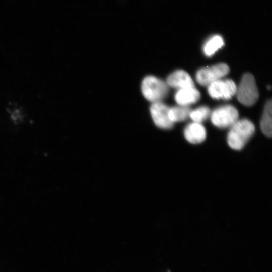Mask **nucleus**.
<instances>
[{
	"mask_svg": "<svg viewBox=\"0 0 272 272\" xmlns=\"http://www.w3.org/2000/svg\"><path fill=\"white\" fill-rule=\"evenodd\" d=\"M236 93L238 101L245 106H251L256 102L258 90L252 74L246 73L243 76Z\"/></svg>",
	"mask_w": 272,
	"mask_h": 272,
	"instance_id": "7ed1b4c3",
	"label": "nucleus"
},
{
	"mask_svg": "<svg viewBox=\"0 0 272 272\" xmlns=\"http://www.w3.org/2000/svg\"><path fill=\"white\" fill-rule=\"evenodd\" d=\"M238 112L233 106L227 105L214 110L211 114V122L220 128L231 127L238 119Z\"/></svg>",
	"mask_w": 272,
	"mask_h": 272,
	"instance_id": "20e7f679",
	"label": "nucleus"
},
{
	"mask_svg": "<svg viewBox=\"0 0 272 272\" xmlns=\"http://www.w3.org/2000/svg\"><path fill=\"white\" fill-rule=\"evenodd\" d=\"M144 97L153 103L161 102L168 94L169 86L164 81L153 76L144 78L141 84Z\"/></svg>",
	"mask_w": 272,
	"mask_h": 272,
	"instance_id": "f03ea898",
	"label": "nucleus"
},
{
	"mask_svg": "<svg viewBox=\"0 0 272 272\" xmlns=\"http://www.w3.org/2000/svg\"><path fill=\"white\" fill-rule=\"evenodd\" d=\"M185 139L190 143L196 144L202 143L206 138L207 132L201 123L192 122L185 127L184 130Z\"/></svg>",
	"mask_w": 272,
	"mask_h": 272,
	"instance_id": "1a4fd4ad",
	"label": "nucleus"
},
{
	"mask_svg": "<svg viewBox=\"0 0 272 272\" xmlns=\"http://www.w3.org/2000/svg\"><path fill=\"white\" fill-rule=\"evenodd\" d=\"M229 72V68L226 64L219 63L200 69L196 73V79L200 85L208 86L226 75Z\"/></svg>",
	"mask_w": 272,
	"mask_h": 272,
	"instance_id": "39448f33",
	"label": "nucleus"
},
{
	"mask_svg": "<svg viewBox=\"0 0 272 272\" xmlns=\"http://www.w3.org/2000/svg\"><path fill=\"white\" fill-rule=\"evenodd\" d=\"M210 114L211 111L210 109L207 106H202L191 111L189 117L194 122L201 123L206 120Z\"/></svg>",
	"mask_w": 272,
	"mask_h": 272,
	"instance_id": "4468645a",
	"label": "nucleus"
},
{
	"mask_svg": "<svg viewBox=\"0 0 272 272\" xmlns=\"http://www.w3.org/2000/svg\"><path fill=\"white\" fill-rule=\"evenodd\" d=\"M260 128L265 135L271 137L272 134V102L271 100L265 104L260 121Z\"/></svg>",
	"mask_w": 272,
	"mask_h": 272,
	"instance_id": "9b49d317",
	"label": "nucleus"
},
{
	"mask_svg": "<svg viewBox=\"0 0 272 272\" xmlns=\"http://www.w3.org/2000/svg\"><path fill=\"white\" fill-rule=\"evenodd\" d=\"M223 38L219 35H215L209 39L204 45L203 51L208 56L213 55L224 45Z\"/></svg>",
	"mask_w": 272,
	"mask_h": 272,
	"instance_id": "ddd939ff",
	"label": "nucleus"
},
{
	"mask_svg": "<svg viewBox=\"0 0 272 272\" xmlns=\"http://www.w3.org/2000/svg\"><path fill=\"white\" fill-rule=\"evenodd\" d=\"M237 86L231 79L218 80L208 85V91L210 95L214 99H229L234 96Z\"/></svg>",
	"mask_w": 272,
	"mask_h": 272,
	"instance_id": "423d86ee",
	"label": "nucleus"
},
{
	"mask_svg": "<svg viewBox=\"0 0 272 272\" xmlns=\"http://www.w3.org/2000/svg\"><path fill=\"white\" fill-rule=\"evenodd\" d=\"M270 88H271V87H270V86H267V89H270Z\"/></svg>",
	"mask_w": 272,
	"mask_h": 272,
	"instance_id": "2eb2a0df",
	"label": "nucleus"
},
{
	"mask_svg": "<svg viewBox=\"0 0 272 272\" xmlns=\"http://www.w3.org/2000/svg\"><path fill=\"white\" fill-rule=\"evenodd\" d=\"M191 109L187 106L173 107L169 108V117L170 120L174 123L176 122L183 121L189 117Z\"/></svg>",
	"mask_w": 272,
	"mask_h": 272,
	"instance_id": "f8f14e48",
	"label": "nucleus"
},
{
	"mask_svg": "<svg viewBox=\"0 0 272 272\" xmlns=\"http://www.w3.org/2000/svg\"><path fill=\"white\" fill-rule=\"evenodd\" d=\"M169 107L162 102L153 103L150 111L155 124L158 127L169 129L172 128L174 123L169 117Z\"/></svg>",
	"mask_w": 272,
	"mask_h": 272,
	"instance_id": "0eeeda50",
	"label": "nucleus"
},
{
	"mask_svg": "<svg viewBox=\"0 0 272 272\" xmlns=\"http://www.w3.org/2000/svg\"><path fill=\"white\" fill-rule=\"evenodd\" d=\"M199 92L194 87L179 89L175 95V100L181 106H187L195 103L200 98Z\"/></svg>",
	"mask_w": 272,
	"mask_h": 272,
	"instance_id": "9d476101",
	"label": "nucleus"
},
{
	"mask_svg": "<svg viewBox=\"0 0 272 272\" xmlns=\"http://www.w3.org/2000/svg\"><path fill=\"white\" fill-rule=\"evenodd\" d=\"M255 126L250 120L246 119L237 120L231 127L227 141L229 146L233 150L242 149L253 135Z\"/></svg>",
	"mask_w": 272,
	"mask_h": 272,
	"instance_id": "f257e3e1",
	"label": "nucleus"
},
{
	"mask_svg": "<svg viewBox=\"0 0 272 272\" xmlns=\"http://www.w3.org/2000/svg\"><path fill=\"white\" fill-rule=\"evenodd\" d=\"M168 86L179 89L194 87V82L190 75L185 71L179 70L171 74L167 79Z\"/></svg>",
	"mask_w": 272,
	"mask_h": 272,
	"instance_id": "6e6552de",
	"label": "nucleus"
}]
</instances>
